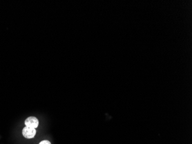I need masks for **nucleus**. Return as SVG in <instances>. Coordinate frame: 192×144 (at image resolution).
Returning a JSON list of instances; mask_svg holds the SVG:
<instances>
[{
  "instance_id": "obj_1",
  "label": "nucleus",
  "mask_w": 192,
  "mask_h": 144,
  "mask_svg": "<svg viewBox=\"0 0 192 144\" xmlns=\"http://www.w3.org/2000/svg\"><path fill=\"white\" fill-rule=\"evenodd\" d=\"M36 133V130L34 128H31L26 126L24 128L22 131L23 136L28 139H33Z\"/></svg>"
},
{
  "instance_id": "obj_2",
  "label": "nucleus",
  "mask_w": 192,
  "mask_h": 144,
  "mask_svg": "<svg viewBox=\"0 0 192 144\" xmlns=\"http://www.w3.org/2000/svg\"><path fill=\"white\" fill-rule=\"evenodd\" d=\"M25 125L27 127L31 128H37L39 126V121L35 117H30L27 118L25 121Z\"/></svg>"
},
{
  "instance_id": "obj_3",
  "label": "nucleus",
  "mask_w": 192,
  "mask_h": 144,
  "mask_svg": "<svg viewBox=\"0 0 192 144\" xmlns=\"http://www.w3.org/2000/svg\"><path fill=\"white\" fill-rule=\"evenodd\" d=\"M39 144H51V142L48 141V140H43L42 141H41Z\"/></svg>"
}]
</instances>
